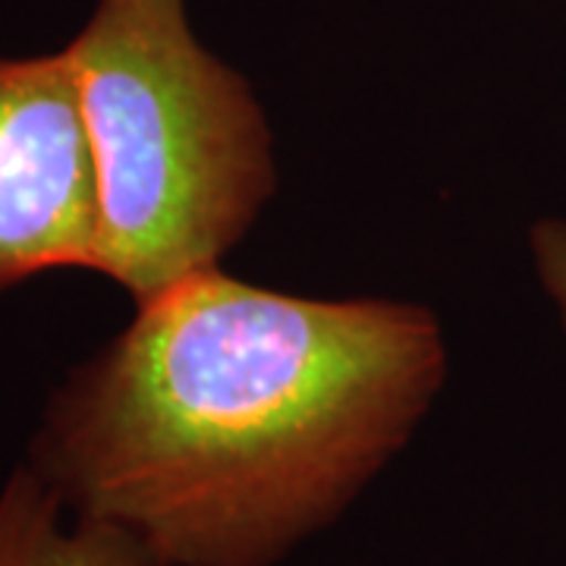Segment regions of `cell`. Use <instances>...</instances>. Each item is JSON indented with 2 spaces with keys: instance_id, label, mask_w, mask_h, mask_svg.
<instances>
[{
  "instance_id": "1",
  "label": "cell",
  "mask_w": 566,
  "mask_h": 566,
  "mask_svg": "<svg viewBox=\"0 0 566 566\" xmlns=\"http://www.w3.org/2000/svg\"><path fill=\"white\" fill-rule=\"evenodd\" d=\"M444 378L422 305L205 268L63 378L25 465L174 566H281L403 453Z\"/></svg>"
},
{
  "instance_id": "2",
  "label": "cell",
  "mask_w": 566,
  "mask_h": 566,
  "mask_svg": "<svg viewBox=\"0 0 566 566\" xmlns=\"http://www.w3.org/2000/svg\"><path fill=\"white\" fill-rule=\"evenodd\" d=\"M63 51L98 182L95 274L142 303L221 268L277 189L243 73L199 41L189 0H95Z\"/></svg>"
},
{
  "instance_id": "3",
  "label": "cell",
  "mask_w": 566,
  "mask_h": 566,
  "mask_svg": "<svg viewBox=\"0 0 566 566\" xmlns=\"http://www.w3.org/2000/svg\"><path fill=\"white\" fill-rule=\"evenodd\" d=\"M98 259V182L66 51L0 54V293Z\"/></svg>"
},
{
  "instance_id": "4",
  "label": "cell",
  "mask_w": 566,
  "mask_h": 566,
  "mask_svg": "<svg viewBox=\"0 0 566 566\" xmlns=\"http://www.w3.org/2000/svg\"><path fill=\"white\" fill-rule=\"evenodd\" d=\"M0 566H174L139 535L80 516L20 463L0 485Z\"/></svg>"
},
{
  "instance_id": "5",
  "label": "cell",
  "mask_w": 566,
  "mask_h": 566,
  "mask_svg": "<svg viewBox=\"0 0 566 566\" xmlns=\"http://www.w3.org/2000/svg\"><path fill=\"white\" fill-rule=\"evenodd\" d=\"M528 252L538 283L554 305V315L566 334V221L542 218L528 233Z\"/></svg>"
}]
</instances>
